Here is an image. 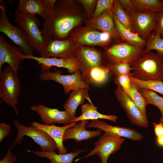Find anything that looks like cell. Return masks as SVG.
Wrapping results in <instances>:
<instances>
[{
  "label": "cell",
  "mask_w": 163,
  "mask_h": 163,
  "mask_svg": "<svg viewBox=\"0 0 163 163\" xmlns=\"http://www.w3.org/2000/svg\"><path fill=\"white\" fill-rule=\"evenodd\" d=\"M74 6L71 1L57 2L53 9L44 19L41 31L44 39H65L74 28L84 21L86 14Z\"/></svg>",
  "instance_id": "6da1fadb"
},
{
  "label": "cell",
  "mask_w": 163,
  "mask_h": 163,
  "mask_svg": "<svg viewBox=\"0 0 163 163\" xmlns=\"http://www.w3.org/2000/svg\"><path fill=\"white\" fill-rule=\"evenodd\" d=\"M130 65L131 75L138 80L163 81V58L157 53L143 52Z\"/></svg>",
  "instance_id": "7a4b0ae2"
},
{
  "label": "cell",
  "mask_w": 163,
  "mask_h": 163,
  "mask_svg": "<svg viewBox=\"0 0 163 163\" xmlns=\"http://www.w3.org/2000/svg\"><path fill=\"white\" fill-rule=\"evenodd\" d=\"M0 98L18 115V111L16 105L21 89L18 73L8 66L0 71Z\"/></svg>",
  "instance_id": "3957f363"
},
{
  "label": "cell",
  "mask_w": 163,
  "mask_h": 163,
  "mask_svg": "<svg viewBox=\"0 0 163 163\" xmlns=\"http://www.w3.org/2000/svg\"><path fill=\"white\" fill-rule=\"evenodd\" d=\"M0 31L20 47L24 54L34 55V50L30 45L25 31L20 27L13 25L9 21L5 2L3 0L0 4Z\"/></svg>",
  "instance_id": "277c9868"
},
{
  "label": "cell",
  "mask_w": 163,
  "mask_h": 163,
  "mask_svg": "<svg viewBox=\"0 0 163 163\" xmlns=\"http://www.w3.org/2000/svg\"><path fill=\"white\" fill-rule=\"evenodd\" d=\"M13 124L17 130V135L12 145L20 144L25 136L32 139L40 147L41 151L54 152L58 150L53 139L46 133L36 127L25 126L16 120Z\"/></svg>",
  "instance_id": "5b68a950"
},
{
  "label": "cell",
  "mask_w": 163,
  "mask_h": 163,
  "mask_svg": "<svg viewBox=\"0 0 163 163\" xmlns=\"http://www.w3.org/2000/svg\"><path fill=\"white\" fill-rule=\"evenodd\" d=\"M69 36L77 46H99L106 48L113 39L109 33L100 31L86 24L84 27L74 29Z\"/></svg>",
  "instance_id": "8992f818"
},
{
  "label": "cell",
  "mask_w": 163,
  "mask_h": 163,
  "mask_svg": "<svg viewBox=\"0 0 163 163\" xmlns=\"http://www.w3.org/2000/svg\"><path fill=\"white\" fill-rule=\"evenodd\" d=\"M14 21L25 31L31 47L38 51L44 43V39L39 29L40 22L35 15L24 13L16 9Z\"/></svg>",
  "instance_id": "52a82bcc"
},
{
  "label": "cell",
  "mask_w": 163,
  "mask_h": 163,
  "mask_svg": "<svg viewBox=\"0 0 163 163\" xmlns=\"http://www.w3.org/2000/svg\"><path fill=\"white\" fill-rule=\"evenodd\" d=\"M77 46L70 37L60 40L47 39L38 52L42 57L67 58L75 56Z\"/></svg>",
  "instance_id": "ba28073f"
},
{
  "label": "cell",
  "mask_w": 163,
  "mask_h": 163,
  "mask_svg": "<svg viewBox=\"0 0 163 163\" xmlns=\"http://www.w3.org/2000/svg\"><path fill=\"white\" fill-rule=\"evenodd\" d=\"M42 81L51 80L61 85L64 94H68L73 90L78 89H89L90 87L82 79L81 72H78L70 75H63L59 70L52 72L48 70L42 71L39 76Z\"/></svg>",
  "instance_id": "9c48e42d"
},
{
  "label": "cell",
  "mask_w": 163,
  "mask_h": 163,
  "mask_svg": "<svg viewBox=\"0 0 163 163\" xmlns=\"http://www.w3.org/2000/svg\"><path fill=\"white\" fill-rule=\"evenodd\" d=\"M145 48L136 46L127 43H116L106 49L105 55L111 62H126L131 65L143 53Z\"/></svg>",
  "instance_id": "30bf717a"
},
{
  "label": "cell",
  "mask_w": 163,
  "mask_h": 163,
  "mask_svg": "<svg viewBox=\"0 0 163 163\" xmlns=\"http://www.w3.org/2000/svg\"><path fill=\"white\" fill-rule=\"evenodd\" d=\"M124 139L114 136L104 132L94 143L93 149L85 157L96 155L100 159L101 163H107L110 156L121 148Z\"/></svg>",
  "instance_id": "8fae6325"
},
{
  "label": "cell",
  "mask_w": 163,
  "mask_h": 163,
  "mask_svg": "<svg viewBox=\"0 0 163 163\" xmlns=\"http://www.w3.org/2000/svg\"><path fill=\"white\" fill-rule=\"evenodd\" d=\"M135 33L146 40L156 28L157 13L152 11H140L136 9L129 13Z\"/></svg>",
  "instance_id": "7c38bea8"
},
{
  "label": "cell",
  "mask_w": 163,
  "mask_h": 163,
  "mask_svg": "<svg viewBox=\"0 0 163 163\" xmlns=\"http://www.w3.org/2000/svg\"><path fill=\"white\" fill-rule=\"evenodd\" d=\"M22 61L24 59H32L38 62L42 71L48 70L51 67L56 66L63 68L67 69L68 72L73 74L77 72H82L80 64L78 59L72 56L67 58L56 57L44 58L33 56H27L23 54L21 55Z\"/></svg>",
  "instance_id": "4fadbf2b"
},
{
  "label": "cell",
  "mask_w": 163,
  "mask_h": 163,
  "mask_svg": "<svg viewBox=\"0 0 163 163\" xmlns=\"http://www.w3.org/2000/svg\"><path fill=\"white\" fill-rule=\"evenodd\" d=\"M114 93L130 122L141 127L148 128L149 122L147 117L143 114L127 93L121 87H117Z\"/></svg>",
  "instance_id": "5bb4252c"
},
{
  "label": "cell",
  "mask_w": 163,
  "mask_h": 163,
  "mask_svg": "<svg viewBox=\"0 0 163 163\" xmlns=\"http://www.w3.org/2000/svg\"><path fill=\"white\" fill-rule=\"evenodd\" d=\"M74 56L78 59L81 66L82 78L93 68L102 66V55L95 48L78 45L75 49Z\"/></svg>",
  "instance_id": "9a60e30c"
},
{
  "label": "cell",
  "mask_w": 163,
  "mask_h": 163,
  "mask_svg": "<svg viewBox=\"0 0 163 163\" xmlns=\"http://www.w3.org/2000/svg\"><path fill=\"white\" fill-rule=\"evenodd\" d=\"M23 54L21 49L8 43L0 35V71L2 66L6 63L17 73L21 68V55Z\"/></svg>",
  "instance_id": "2e32d148"
},
{
  "label": "cell",
  "mask_w": 163,
  "mask_h": 163,
  "mask_svg": "<svg viewBox=\"0 0 163 163\" xmlns=\"http://www.w3.org/2000/svg\"><path fill=\"white\" fill-rule=\"evenodd\" d=\"M88 128H95L112 136L124 137L135 141H140L143 135L136 130L126 127L109 125L106 122L98 120H92L87 125Z\"/></svg>",
  "instance_id": "e0dca14e"
},
{
  "label": "cell",
  "mask_w": 163,
  "mask_h": 163,
  "mask_svg": "<svg viewBox=\"0 0 163 163\" xmlns=\"http://www.w3.org/2000/svg\"><path fill=\"white\" fill-rule=\"evenodd\" d=\"M56 0H19L18 10L31 15L38 14L43 19L54 8Z\"/></svg>",
  "instance_id": "ac0fdd59"
},
{
  "label": "cell",
  "mask_w": 163,
  "mask_h": 163,
  "mask_svg": "<svg viewBox=\"0 0 163 163\" xmlns=\"http://www.w3.org/2000/svg\"><path fill=\"white\" fill-rule=\"evenodd\" d=\"M30 109L39 115L42 121L45 124L56 123L66 125L71 123V120L65 110L60 111L57 109L49 107L41 104L32 105Z\"/></svg>",
  "instance_id": "d6986e66"
},
{
  "label": "cell",
  "mask_w": 163,
  "mask_h": 163,
  "mask_svg": "<svg viewBox=\"0 0 163 163\" xmlns=\"http://www.w3.org/2000/svg\"><path fill=\"white\" fill-rule=\"evenodd\" d=\"M86 24L100 31L109 33L113 39L118 43L120 42L115 28L112 9L107 10L96 18L88 19L86 21Z\"/></svg>",
  "instance_id": "ffe728a7"
},
{
  "label": "cell",
  "mask_w": 163,
  "mask_h": 163,
  "mask_svg": "<svg viewBox=\"0 0 163 163\" xmlns=\"http://www.w3.org/2000/svg\"><path fill=\"white\" fill-rule=\"evenodd\" d=\"M76 124V122H71L63 126H58L53 124L46 125L34 121L30 125L46 133L55 142L58 148V154H65L67 153V150L63 144L64 133L67 129L74 126Z\"/></svg>",
  "instance_id": "44dd1931"
},
{
  "label": "cell",
  "mask_w": 163,
  "mask_h": 163,
  "mask_svg": "<svg viewBox=\"0 0 163 163\" xmlns=\"http://www.w3.org/2000/svg\"><path fill=\"white\" fill-rule=\"evenodd\" d=\"M89 121L83 120L74 126L67 129L64 134L63 141L73 139L76 142H78L87 140L91 138L101 136L102 131L100 129L91 131L86 129Z\"/></svg>",
  "instance_id": "7402d4cb"
},
{
  "label": "cell",
  "mask_w": 163,
  "mask_h": 163,
  "mask_svg": "<svg viewBox=\"0 0 163 163\" xmlns=\"http://www.w3.org/2000/svg\"><path fill=\"white\" fill-rule=\"evenodd\" d=\"M88 90L80 88L72 90L64 104V109L71 121L75 117V112L78 107L83 105L85 100H87L89 103L92 102L88 94Z\"/></svg>",
  "instance_id": "603a6c76"
},
{
  "label": "cell",
  "mask_w": 163,
  "mask_h": 163,
  "mask_svg": "<svg viewBox=\"0 0 163 163\" xmlns=\"http://www.w3.org/2000/svg\"><path fill=\"white\" fill-rule=\"evenodd\" d=\"M97 107L92 102L83 104L81 106L82 114L72 120L71 122H77L83 120H93L98 119H104L114 122H117L118 117L114 115H107L99 112Z\"/></svg>",
  "instance_id": "cb8c5ba5"
},
{
  "label": "cell",
  "mask_w": 163,
  "mask_h": 163,
  "mask_svg": "<svg viewBox=\"0 0 163 163\" xmlns=\"http://www.w3.org/2000/svg\"><path fill=\"white\" fill-rule=\"evenodd\" d=\"M113 21L117 34L120 40L136 46L145 48L146 40L141 38L136 33L123 26L114 14Z\"/></svg>",
  "instance_id": "d4e9b609"
},
{
  "label": "cell",
  "mask_w": 163,
  "mask_h": 163,
  "mask_svg": "<svg viewBox=\"0 0 163 163\" xmlns=\"http://www.w3.org/2000/svg\"><path fill=\"white\" fill-rule=\"evenodd\" d=\"M29 152L33 153L41 158L49 159L50 163H73L74 159L82 152L80 149L75 150L73 152L65 154H57L55 151L48 152L28 150Z\"/></svg>",
  "instance_id": "484cf974"
},
{
  "label": "cell",
  "mask_w": 163,
  "mask_h": 163,
  "mask_svg": "<svg viewBox=\"0 0 163 163\" xmlns=\"http://www.w3.org/2000/svg\"><path fill=\"white\" fill-rule=\"evenodd\" d=\"M109 74L106 67L102 66L95 67L91 69L87 75L82 78L88 84H101L104 82Z\"/></svg>",
  "instance_id": "4316f807"
},
{
  "label": "cell",
  "mask_w": 163,
  "mask_h": 163,
  "mask_svg": "<svg viewBox=\"0 0 163 163\" xmlns=\"http://www.w3.org/2000/svg\"><path fill=\"white\" fill-rule=\"evenodd\" d=\"M112 11L113 14L123 26L135 33L129 14L122 7L118 0H114Z\"/></svg>",
  "instance_id": "83f0119b"
},
{
  "label": "cell",
  "mask_w": 163,
  "mask_h": 163,
  "mask_svg": "<svg viewBox=\"0 0 163 163\" xmlns=\"http://www.w3.org/2000/svg\"><path fill=\"white\" fill-rule=\"evenodd\" d=\"M138 88L148 104L154 105L159 110L161 113L159 122L163 124V98L153 91L144 88Z\"/></svg>",
  "instance_id": "f1b7e54d"
},
{
  "label": "cell",
  "mask_w": 163,
  "mask_h": 163,
  "mask_svg": "<svg viewBox=\"0 0 163 163\" xmlns=\"http://www.w3.org/2000/svg\"><path fill=\"white\" fill-rule=\"evenodd\" d=\"M136 9L140 11H152L163 13V5L160 0H132Z\"/></svg>",
  "instance_id": "f546056e"
},
{
  "label": "cell",
  "mask_w": 163,
  "mask_h": 163,
  "mask_svg": "<svg viewBox=\"0 0 163 163\" xmlns=\"http://www.w3.org/2000/svg\"><path fill=\"white\" fill-rule=\"evenodd\" d=\"M144 52L152 50L157 51V53L163 58V38L157 33L152 32L146 40Z\"/></svg>",
  "instance_id": "4dcf8cb0"
},
{
  "label": "cell",
  "mask_w": 163,
  "mask_h": 163,
  "mask_svg": "<svg viewBox=\"0 0 163 163\" xmlns=\"http://www.w3.org/2000/svg\"><path fill=\"white\" fill-rule=\"evenodd\" d=\"M143 114L147 117L146 108L148 104L140 93L136 86L132 82L129 93L128 94Z\"/></svg>",
  "instance_id": "1f68e13d"
},
{
  "label": "cell",
  "mask_w": 163,
  "mask_h": 163,
  "mask_svg": "<svg viewBox=\"0 0 163 163\" xmlns=\"http://www.w3.org/2000/svg\"><path fill=\"white\" fill-rule=\"evenodd\" d=\"M131 81L138 88H144L157 92L163 95V82L159 81H142L130 75Z\"/></svg>",
  "instance_id": "d6a6232c"
},
{
  "label": "cell",
  "mask_w": 163,
  "mask_h": 163,
  "mask_svg": "<svg viewBox=\"0 0 163 163\" xmlns=\"http://www.w3.org/2000/svg\"><path fill=\"white\" fill-rule=\"evenodd\" d=\"M106 68L109 74L114 77L126 74L130 75L131 74L132 68L131 65L126 62H117L107 64Z\"/></svg>",
  "instance_id": "836d02e7"
},
{
  "label": "cell",
  "mask_w": 163,
  "mask_h": 163,
  "mask_svg": "<svg viewBox=\"0 0 163 163\" xmlns=\"http://www.w3.org/2000/svg\"><path fill=\"white\" fill-rule=\"evenodd\" d=\"M113 79L117 87L122 88L128 94L132 84L130 75L126 74L120 75L113 77Z\"/></svg>",
  "instance_id": "e575fe53"
},
{
  "label": "cell",
  "mask_w": 163,
  "mask_h": 163,
  "mask_svg": "<svg viewBox=\"0 0 163 163\" xmlns=\"http://www.w3.org/2000/svg\"><path fill=\"white\" fill-rule=\"evenodd\" d=\"M114 0H97L92 18H96L107 10L112 8Z\"/></svg>",
  "instance_id": "d590c367"
},
{
  "label": "cell",
  "mask_w": 163,
  "mask_h": 163,
  "mask_svg": "<svg viewBox=\"0 0 163 163\" xmlns=\"http://www.w3.org/2000/svg\"><path fill=\"white\" fill-rule=\"evenodd\" d=\"M78 2L82 6L84 9L85 14L88 18L92 16L94 11L97 0H80Z\"/></svg>",
  "instance_id": "8d00e7d4"
},
{
  "label": "cell",
  "mask_w": 163,
  "mask_h": 163,
  "mask_svg": "<svg viewBox=\"0 0 163 163\" xmlns=\"http://www.w3.org/2000/svg\"><path fill=\"white\" fill-rule=\"evenodd\" d=\"M11 127L8 124L2 123H0V142L8 136L10 133Z\"/></svg>",
  "instance_id": "74e56055"
},
{
  "label": "cell",
  "mask_w": 163,
  "mask_h": 163,
  "mask_svg": "<svg viewBox=\"0 0 163 163\" xmlns=\"http://www.w3.org/2000/svg\"><path fill=\"white\" fill-rule=\"evenodd\" d=\"M13 147L12 145L10 147L6 155L0 161V163H14L17 161V157L11 151Z\"/></svg>",
  "instance_id": "f35d334b"
},
{
  "label": "cell",
  "mask_w": 163,
  "mask_h": 163,
  "mask_svg": "<svg viewBox=\"0 0 163 163\" xmlns=\"http://www.w3.org/2000/svg\"><path fill=\"white\" fill-rule=\"evenodd\" d=\"M158 34L163 38V13H157V23L154 31Z\"/></svg>",
  "instance_id": "ab89813d"
},
{
  "label": "cell",
  "mask_w": 163,
  "mask_h": 163,
  "mask_svg": "<svg viewBox=\"0 0 163 163\" xmlns=\"http://www.w3.org/2000/svg\"><path fill=\"white\" fill-rule=\"evenodd\" d=\"M118 1L122 7L128 13L136 9L132 0H118Z\"/></svg>",
  "instance_id": "60d3db41"
},
{
  "label": "cell",
  "mask_w": 163,
  "mask_h": 163,
  "mask_svg": "<svg viewBox=\"0 0 163 163\" xmlns=\"http://www.w3.org/2000/svg\"><path fill=\"white\" fill-rule=\"evenodd\" d=\"M152 125L154 128L155 134L156 138L163 136V124L159 122L158 123H152Z\"/></svg>",
  "instance_id": "b9f144b4"
},
{
  "label": "cell",
  "mask_w": 163,
  "mask_h": 163,
  "mask_svg": "<svg viewBox=\"0 0 163 163\" xmlns=\"http://www.w3.org/2000/svg\"><path fill=\"white\" fill-rule=\"evenodd\" d=\"M156 140L158 144L160 146L163 147V136L156 138Z\"/></svg>",
  "instance_id": "7bdbcfd3"
},
{
  "label": "cell",
  "mask_w": 163,
  "mask_h": 163,
  "mask_svg": "<svg viewBox=\"0 0 163 163\" xmlns=\"http://www.w3.org/2000/svg\"><path fill=\"white\" fill-rule=\"evenodd\" d=\"M160 1L163 5V0H160Z\"/></svg>",
  "instance_id": "ee69618b"
},
{
  "label": "cell",
  "mask_w": 163,
  "mask_h": 163,
  "mask_svg": "<svg viewBox=\"0 0 163 163\" xmlns=\"http://www.w3.org/2000/svg\"><path fill=\"white\" fill-rule=\"evenodd\" d=\"M162 159H163V155H162Z\"/></svg>",
  "instance_id": "f6af8a7d"
},
{
  "label": "cell",
  "mask_w": 163,
  "mask_h": 163,
  "mask_svg": "<svg viewBox=\"0 0 163 163\" xmlns=\"http://www.w3.org/2000/svg\"></svg>",
  "instance_id": "bcb514c9"
}]
</instances>
